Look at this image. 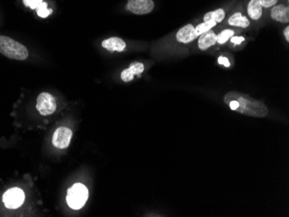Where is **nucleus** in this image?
<instances>
[{
    "instance_id": "1a4fd4ad",
    "label": "nucleus",
    "mask_w": 289,
    "mask_h": 217,
    "mask_svg": "<svg viewBox=\"0 0 289 217\" xmlns=\"http://www.w3.org/2000/svg\"><path fill=\"white\" fill-rule=\"evenodd\" d=\"M145 70L144 64L141 62H133L130 67L127 70H123L120 74V77L122 81L125 82H131L134 80L135 75H140L143 71Z\"/></svg>"
},
{
    "instance_id": "f03ea898",
    "label": "nucleus",
    "mask_w": 289,
    "mask_h": 217,
    "mask_svg": "<svg viewBox=\"0 0 289 217\" xmlns=\"http://www.w3.org/2000/svg\"><path fill=\"white\" fill-rule=\"evenodd\" d=\"M0 53L7 58L24 61L29 56L27 48L6 36H0Z\"/></svg>"
},
{
    "instance_id": "39448f33",
    "label": "nucleus",
    "mask_w": 289,
    "mask_h": 217,
    "mask_svg": "<svg viewBox=\"0 0 289 217\" xmlns=\"http://www.w3.org/2000/svg\"><path fill=\"white\" fill-rule=\"evenodd\" d=\"M24 193L19 188H12L4 193L3 202L7 209H18L24 202Z\"/></svg>"
},
{
    "instance_id": "412c9836",
    "label": "nucleus",
    "mask_w": 289,
    "mask_h": 217,
    "mask_svg": "<svg viewBox=\"0 0 289 217\" xmlns=\"http://www.w3.org/2000/svg\"><path fill=\"white\" fill-rule=\"evenodd\" d=\"M245 39L243 36H231V42L232 43H234V44H241V43H243V41H244Z\"/></svg>"
},
{
    "instance_id": "7ed1b4c3",
    "label": "nucleus",
    "mask_w": 289,
    "mask_h": 217,
    "mask_svg": "<svg viewBox=\"0 0 289 217\" xmlns=\"http://www.w3.org/2000/svg\"><path fill=\"white\" fill-rule=\"evenodd\" d=\"M89 198V190L82 183H76L70 187L66 197L67 203L73 210H80Z\"/></svg>"
},
{
    "instance_id": "9b49d317",
    "label": "nucleus",
    "mask_w": 289,
    "mask_h": 217,
    "mask_svg": "<svg viewBox=\"0 0 289 217\" xmlns=\"http://www.w3.org/2000/svg\"><path fill=\"white\" fill-rule=\"evenodd\" d=\"M101 45L108 51H118V52H122L125 51V49L127 47V44L120 37H117V36L106 39L102 42Z\"/></svg>"
},
{
    "instance_id": "20e7f679",
    "label": "nucleus",
    "mask_w": 289,
    "mask_h": 217,
    "mask_svg": "<svg viewBox=\"0 0 289 217\" xmlns=\"http://www.w3.org/2000/svg\"><path fill=\"white\" fill-rule=\"evenodd\" d=\"M37 109L40 114L43 116H48L54 113L57 110V101L56 98L50 93L43 92L41 93L37 100Z\"/></svg>"
},
{
    "instance_id": "f257e3e1",
    "label": "nucleus",
    "mask_w": 289,
    "mask_h": 217,
    "mask_svg": "<svg viewBox=\"0 0 289 217\" xmlns=\"http://www.w3.org/2000/svg\"><path fill=\"white\" fill-rule=\"evenodd\" d=\"M224 101L233 111L247 116L265 118L269 113V109L262 101L235 91L226 93Z\"/></svg>"
},
{
    "instance_id": "2eb2a0df",
    "label": "nucleus",
    "mask_w": 289,
    "mask_h": 217,
    "mask_svg": "<svg viewBox=\"0 0 289 217\" xmlns=\"http://www.w3.org/2000/svg\"><path fill=\"white\" fill-rule=\"evenodd\" d=\"M225 18V12L223 9H217L215 12H210L205 14L204 21H215L216 23H221Z\"/></svg>"
},
{
    "instance_id": "9d476101",
    "label": "nucleus",
    "mask_w": 289,
    "mask_h": 217,
    "mask_svg": "<svg viewBox=\"0 0 289 217\" xmlns=\"http://www.w3.org/2000/svg\"><path fill=\"white\" fill-rule=\"evenodd\" d=\"M216 42H217V35L215 34V32H213L212 30H210L199 36L198 47L201 51H206L209 48L215 45Z\"/></svg>"
},
{
    "instance_id": "4468645a",
    "label": "nucleus",
    "mask_w": 289,
    "mask_h": 217,
    "mask_svg": "<svg viewBox=\"0 0 289 217\" xmlns=\"http://www.w3.org/2000/svg\"><path fill=\"white\" fill-rule=\"evenodd\" d=\"M228 23L231 26L240 28H247L250 26V22L245 16L242 15V13L236 12L229 18Z\"/></svg>"
},
{
    "instance_id": "a211bd4d",
    "label": "nucleus",
    "mask_w": 289,
    "mask_h": 217,
    "mask_svg": "<svg viewBox=\"0 0 289 217\" xmlns=\"http://www.w3.org/2000/svg\"><path fill=\"white\" fill-rule=\"evenodd\" d=\"M38 12V15L41 17L42 18H46L47 17L52 13V10L51 9H48V4L45 2H42V4L39 5V8L37 9Z\"/></svg>"
},
{
    "instance_id": "ddd939ff",
    "label": "nucleus",
    "mask_w": 289,
    "mask_h": 217,
    "mask_svg": "<svg viewBox=\"0 0 289 217\" xmlns=\"http://www.w3.org/2000/svg\"><path fill=\"white\" fill-rule=\"evenodd\" d=\"M263 7L259 0H250L248 4V14L253 20H258L262 18Z\"/></svg>"
},
{
    "instance_id": "0eeeda50",
    "label": "nucleus",
    "mask_w": 289,
    "mask_h": 217,
    "mask_svg": "<svg viewBox=\"0 0 289 217\" xmlns=\"http://www.w3.org/2000/svg\"><path fill=\"white\" fill-rule=\"evenodd\" d=\"M154 3L153 0H128L127 10L137 15H145L153 12Z\"/></svg>"
},
{
    "instance_id": "423d86ee",
    "label": "nucleus",
    "mask_w": 289,
    "mask_h": 217,
    "mask_svg": "<svg viewBox=\"0 0 289 217\" xmlns=\"http://www.w3.org/2000/svg\"><path fill=\"white\" fill-rule=\"evenodd\" d=\"M73 132L70 128L66 127H58L53 134L52 138V144L55 147L58 149H66L70 146V141L72 139Z\"/></svg>"
},
{
    "instance_id": "5701e85b",
    "label": "nucleus",
    "mask_w": 289,
    "mask_h": 217,
    "mask_svg": "<svg viewBox=\"0 0 289 217\" xmlns=\"http://www.w3.org/2000/svg\"><path fill=\"white\" fill-rule=\"evenodd\" d=\"M284 36H285L286 40L289 42V27H286L284 29Z\"/></svg>"
},
{
    "instance_id": "6e6552de",
    "label": "nucleus",
    "mask_w": 289,
    "mask_h": 217,
    "mask_svg": "<svg viewBox=\"0 0 289 217\" xmlns=\"http://www.w3.org/2000/svg\"><path fill=\"white\" fill-rule=\"evenodd\" d=\"M197 36L195 32V28L193 24H187L184 27H182L179 31H177L176 38L177 42L182 43H189L194 41Z\"/></svg>"
},
{
    "instance_id": "aec40b11",
    "label": "nucleus",
    "mask_w": 289,
    "mask_h": 217,
    "mask_svg": "<svg viewBox=\"0 0 289 217\" xmlns=\"http://www.w3.org/2000/svg\"><path fill=\"white\" fill-rule=\"evenodd\" d=\"M278 0H259L260 4H262V7L270 8L274 6L277 3Z\"/></svg>"
},
{
    "instance_id": "f3484780",
    "label": "nucleus",
    "mask_w": 289,
    "mask_h": 217,
    "mask_svg": "<svg viewBox=\"0 0 289 217\" xmlns=\"http://www.w3.org/2000/svg\"><path fill=\"white\" fill-rule=\"evenodd\" d=\"M234 34H235L234 31L229 30V29L221 31L219 34L217 35V42L216 43H219V44H224L229 39L234 36Z\"/></svg>"
},
{
    "instance_id": "6ab92c4d",
    "label": "nucleus",
    "mask_w": 289,
    "mask_h": 217,
    "mask_svg": "<svg viewBox=\"0 0 289 217\" xmlns=\"http://www.w3.org/2000/svg\"><path fill=\"white\" fill-rule=\"evenodd\" d=\"M42 2H43L42 0H23V4L26 7H30L32 10H37Z\"/></svg>"
},
{
    "instance_id": "dca6fc26",
    "label": "nucleus",
    "mask_w": 289,
    "mask_h": 217,
    "mask_svg": "<svg viewBox=\"0 0 289 217\" xmlns=\"http://www.w3.org/2000/svg\"><path fill=\"white\" fill-rule=\"evenodd\" d=\"M216 23L215 21H207V22H204V23L198 24L197 27L195 28V32L197 36L204 34L205 32L212 30V28L216 26Z\"/></svg>"
},
{
    "instance_id": "4be33fe9",
    "label": "nucleus",
    "mask_w": 289,
    "mask_h": 217,
    "mask_svg": "<svg viewBox=\"0 0 289 217\" xmlns=\"http://www.w3.org/2000/svg\"><path fill=\"white\" fill-rule=\"evenodd\" d=\"M218 63L223 64L224 66L227 67V68L231 66V62L229 61V59L224 57V56H219L218 57Z\"/></svg>"
},
{
    "instance_id": "f8f14e48",
    "label": "nucleus",
    "mask_w": 289,
    "mask_h": 217,
    "mask_svg": "<svg viewBox=\"0 0 289 217\" xmlns=\"http://www.w3.org/2000/svg\"><path fill=\"white\" fill-rule=\"evenodd\" d=\"M271 18L275 21H277V22L289 23V8L283 5V4L274 6L271 11Z\"/></svg>"
}]
</instances>
